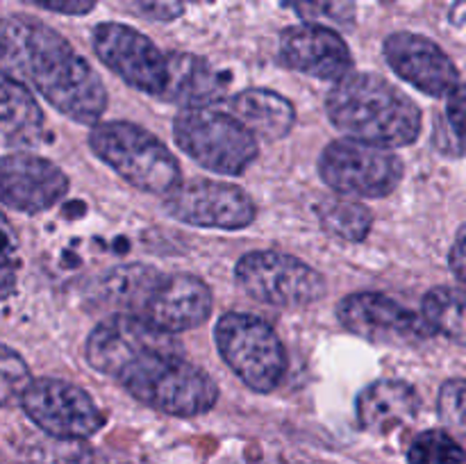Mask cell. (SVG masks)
I'll return each mask as SVG.
<instances>
[{"label": "cell", "instance_id": "d6986e66", "mask_svg": "<svg viewBox=\"0 0 466 464\" xmlns=\"http://www.w3.org/2000/svg\"><path fill=\"white\" fill-rule=\"evenodd\" d=\"M46 118L32 91L21 82L0 76V136L9 146L39 144Z\"/></svg>", "mask_w": 466, "mask_h": 464}, {"label": "cell", "instance_id": "e0dca14e", "mask_svg": "<svg viewBox=\"0 0 466 464\" xmlns=\"http://www.w3.org/2000/svg\"><path fill=\"white\" fill-rule=\"evenodd\" d=\"M355 409L364 430L387 435L417 417L419 394L403 380H378L360 391Z\"/></svg>", "mask_w": 466, "mask_h": 464}, {"label": "cell", "instance_id": "30bf717a", "mask_svg": "<svg viewBox=\"0 0 466 464\" xmlns=\"http://www.w3.org/2000/svg\"><path fill=\"white\" fill-rule=\"evenodd\" d=\"M36 428L64 439H86L105 426V414L82 387L59 378H36L21 398Z\"/></svg>", "mask_w": 466, "mask_h": 464}, {"label": "cell", "instance_id": "83f0119b", "mask_svg": "<svg viewBox=\"0 0 466 464\" xmlns=\"http://www.w3.org/2000/svg\"><path fill=\"white\" fill-rule=\"evenodd\" d=\"M446 116H449V123L455 135L466 141V85H458L449 94Z\"/></svg>", "mask_w": 466, "mask_h": 464}, {"label": "cell", "instance_id": "cb8c5ba5", "mask_svg": "<svg viewBox=\"0 0 466 464\" xmlns=\"http://www.w3.org/2000/svg\"><path fill=\"white\" fill-rule=\"evenodd\" d=\"M294 12L314 25L350 27L358 16L355 0H289Z\"/></svg>", "mask_w": 466, "mask_h": 464}, {"label": "cell", "instance_id": "4fadbf2b", "mask_svg": "<svg viewBox=\"0 0 466 464\" xmlns=\"http://www.w3.org/2000/svg\"><path fill=\"white\" fill-rule=\"evenodd\" d=\"M212 303V291L200 277L189 273H159L132 317L177 335L208 321Z\"/></svg>", "mask_w": 466, "mask_h": 464}, {"label": "cell", "instance_id": "44dd1931", "mask_svg": "<svg viewBox=\"0 0 466 464\" xmlns=\"http://www.w3.org/2000/svg\"><path fill=\"white\" fill-rule=\"evenodd\" d=\"M319 221L330 235L346 241L367 239L373 217L369 207L353 198H330L319 205Z\"/></svg>", "mask_w": 466, "mask_h": 464}, {"label": "cell", "instance_id": "2e32d148", "mask_svg": "<svg viewBox=\"0 0 466 464\" xmlns=\"http://www.w3.org/2000/svg\"><path fill=\"white\" fill-rule=\"evenodd\" d=\"M280 59L294 71L330 82L344 80L353 68V55L346 41L332 27L314 23L287 27L282 32Z\"/></svg>", "mask_w": 466, "mask_h": 464}, {"label": "cell", "instance_id": "ba28073f", "mask_svg": "<svg viewBox=\"0 0 466 464\" xmlns=\"http://www.w3.org/2000/svg\"><path fill=\"white\" fill-rule=\"evenodd\" d=\"M235 277L250 298L273 308H305L326 296V277L294 255L253 250L237 262Z\"/></svg>", "mask_w": 466, "mask_h": 464}, {"label": "cell", "instance_id": "d4e9b609", "mask_svg": "<svg viewBox=\"0 0 466 464\" xmlns=\"http://www.w3.org/2000/svg\"><path fill=\"white\" fill-rule=\"evenodd\" d=\"M32 373L21 353L0 344V408L21 403L23 394L32 385Z\"/></svg>", "mask_w": 466, "mask_h": 464}, {"label": "cell", "instance_id": "7402d4cb", "mask_svg": "<svg viewBox=\"0 0 466 464\" xmlns=\"http://www.w3.org/2000/svg\"><path fill=\"white\" fill-rule=\"evenodd\" d=\"M25 464H94V450L85 439H64V437H30L21 446Z\"/></svg>", "mask_w": 466, "mask_h": 464}, {"label": "cell", "instance_id": "603a6c76", "mask_svg": "<svg viewBox=\"0 0 466 464\" xmlns=\"http://www.w3.org/2000/svg\"><path fill=\"white\" fill-rule=\"evenodd\" d=\"M410 464H464V446L446 430H426L414 437L408 450Z\"/></svg>", "mask_w": 466, "mask_h": 464}, {"label": "cell", "instance_id": "6da1fadb", "mask_svg": "<svg viewBox=\"0 0 466 464\" xmlns=\"http://www.w3.org/2000/svg\"><path fill=\"white\" fill-rule=\"evenodd\" d=\"M86 362L132 398L171 417H196L217 405L218 387L191 364L171 332L132 314H114L91 330Z\"/></svg>", "mask_w": 466, "mask_h": 464}, {"label": "cell", "instance_id": "9c48e42d", "mask_svg": "<svg viewBox=\"0 0 466 464\" xmlns=\"http://www.w3.org/2000/svg\"><path fill=\"white\" fill-rule=\"evenodd\" d=\"M323 182L353 198H385L403 180V162L382 146L355 139L332 141L319 157Z\"/></svg>", "mask_w": 466, "mask_h": 464}, {"label": "cell", "instance_id": "9a60e30c", "mask_svg": "<svg viewBox=\"0 0 466 464\" xmlns=\"http://www.w3.org/2000/svg\"><path fill=\"white\" fill-rule=\"evenodd\" d=\"M385 57L399 77L428 96H449L460 73L453 59L428 36L394 32L385 39Z\"/></svg>", "mask_w": 466, "mask_h": 464}, {"label": "cell", "instance_id": "4316f807", "mask_svg": "<svg viewBox=\"0 0 466 464\" xmlns=\"http://www.w3.org/2000/svg\"><path fill=\"white\" fill-rule=\"evenodd\" d=\"M18 280V237L9 218L0 212V300L9 298Z\"/></svg>", "mask_w": 466, "mask_h": 464}, {"label": "cell", "instance_id": "ac0fdd59", "mask_svg": "<svg viewBox=\"0 0 466 464\" xmlns=\"http://www.w3.org/2000/svg\"><path fill=\"white\" fill-rule=\"evenodd\" d=\"M232 116L239 118L255 136L278 141L291 132L296 123L294 105L268 89H246L232 98Z\"/></svg>", "mask_w": 466, "mask_h": 464}, {"label": "cell", "instance_id": "5b68a950", "mask_svg": "<svg viewBox=\"0 0 466 464\" xmlns=\"http://www.w3.org/2000/svg\"><path fill=\"white\" fill-rule=\"evenodd\" d=\"M89 148L123 180L146 194L168 196L182 185L180 164L171 150L135 123H96L89 132Z\"/></svg>", "mask_w": 466, "mask_h": 464}, {"label": "cell", "instance_id": "5bb4252c", "mask_svg": "<svg viewBox=\"0 0 466 464\" xmlns=\"http://www.w3.org/2000/svg\"><path fill=\"white\" fill-rule=\"evenodd\" d=\"M68 177L57 164L32 153L0 157V203L16 212L39 214L66 196Z\"/></svg>", "mask_w": 466, "mask_h": 464}, {"label": "cell", "instance_id": "f546056e", "mask_svg": "<svg viewBox=\"0 0 466 464\" xmlns=\"http://www.w3.org/2000/svg\"><path fill=\"white\" fill-rule=\"evenodd\" d=\"M449 262H451V268H453V273L458 276V280H462L466 285V223L460 227L458 239H455L453 248H451Z\"/></svg>", "mask_w": 466, "mask_h": 464}, {"label": "cell", "instance_id": "f1b7e54d", "mask_svg": "<svg viewBox=\"0 0 466 464\" xmlns=\"http://www.w3.org/2000/svg\"><path fill=\"white\" fill-rule=\"evenodd\" d=\"M25 3L66 16H85L96 7V0H25Z\"/></svg>", "mask_w": 466, "mask_h": 464}, {"label": "cell", "instance_id": "8992f818", "mask_svg": "<svg viewBox=\"0 0 466 464\" xmlns=\"http://www.w3.org/2000/svg\"><path fill=\"white\" fill-rule=\"evenodd\" d=\"M182 153L208 171L239 176L258 157V136L237 116L214 107H185L173 123Z\"/></svg>", "mask_w": 466, "mask_h": 464}, {"label": "cell", "instance_id": "4dcf8cb0", "mask_svg": "<svg viewBox=\"0 0 466 464\" xmlns=\"http://www.w3.org/2000/svg\"><path fill=\"white\" fill-rule=\"evenodd\" d=\"M148 12H153L155 16H162V18H171L177 16V12L182 9L180 0H139Z\"/></svg>", "mask_w": 466, "mask_h": 464}, {"label": "cell", "instance_id": "8fae6325", "mask_svg": "<svg viewBox=\"0 0 466 464\" xmlns=\"http://www.w3.org/2000/svg\"><path fill=\"white\" fill-rule=\"evenodd\" d=\"M176 221L214 230H241L258 217L253 198L241 187L221 180H191L176 187L164 200Z\"/></svg>", "mask_w": 466, "mask_h": 464}, {"label": "cell", "instance_id": "52a82bcc", "mask_svg": "<svg viewBox=\"0 0 466 464\" xmlns=\"http://www.w3.org/2000/svg\"><path fill=\"white\" fill-rule=\"evenodd\" d=\"M214 339L228 367L259 394L278 389L287 373V350L264 318L228 312L214 328Z\"/></svg>", "mask_w": 466, "mask_h": 464}, {"label": "cell", "instance_id": "ffe728a7", "mask_svg": "<svg viewBox=\"0 0 466 464\" xmlns=\"http://www.w3.org/2000/svg\"><path fill=\"white\" fill-rule=\"evenodd\" d=\"M421 314L435 335L466 346V291L435 287L423 296Z\"/></svg>", "mask_w": 466, "mask_h": 464}, {"label": "cell", "instance_id": "7a4b0ae2", "mask_svg": "<svg viewBox=\"0 0 466 464\" xmlns=\"http://www.w3.org/2000/svg\"><path fill=\"white\" fill-rule=\"evenodd\" d=\"M0 76L35 89L77 123L96 126L107 107L98 73L59 32L36 18H0Z\"/></svg>", "mask_w": 466, "mask_h": 464}, {"label": "cell", "instance_id": "484cf974", "mask_svg": "<svg viewBox=\"0 0 466 464\" xmlns=\"http://www.w3.org/2000/svg\"><path fill=\"white\" fill-rule=\"evenodd\" d=\"M437 409L446 430L458 441L466 444V380L462 378H451L441 385Z\"/></svg>", "mask_w": 466, "mask_h": 464}, {"label": "cell", "instance_id": "277c9868", "mask_svg": "<svg viewBox=\"0 0 466 464\" xmlns=\"http://www.w3.org/2000/svg\"><path fill=\"white\" fill-rule=\"evenodd\" d=\"M332 126L349 139L396 148L421 132V109L408 94L376 73H349L326 100Z\"/></svg>", "mask_w": 466, "mask_h": 464}, {"label": "cell", "instance_id": "7c38bea8", "mask_svg": "<svg viewBox=\"0 0 466 464\" xmlns=\"http://www.w3.org/2000/svg\"><path fill=\"white\" fill-rule=\"evenodd\" d=\"M337 318L346 330L373 344L410 346L435 335L423 314L412 312L378 291L346 296L337 305Z\"/></svg>", "mask_w": 466, "mask_h": 464}, {"label": "cell", "instance_id": "3957f363", "mask_svg": "<svg viewBox=\"0 0 466 464\" xmlns=\"http://www.w3.org/2000/svg\"><path fill=\"white\" fill-rule=\"evenodd\" d=\"M94 53L123 82L155 98L185 107H208L226 86L205 59L185 53H162L139 30L123 23H100L91 35Z\"/></svg>", "mask_w": 466, "mask_h": 464}]
</instances>
